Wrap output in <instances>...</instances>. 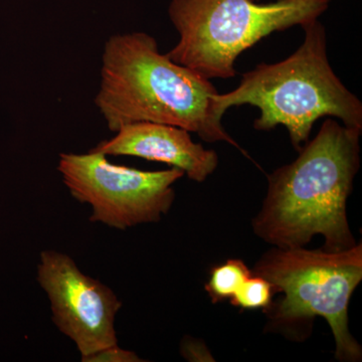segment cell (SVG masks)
Returning <instances> with one entry per match:
<instances>
[{"label": "cell", "instance_id": "4", "mask_svg": "<svg viewBox=\"0 0 362 362\" xmlns=\"http://www.w3.org/2000/svg\"><path fill=\"white\" fill-rule=\"evenodd\" d=\"M283 297L265 309L269 326L295 335L309 333L316 317L329 324L335 358L361 361L362 349L349 331V307L362 280L361 243L340 252L274 247L255 266Z\"/></svg>", "mask_w": 362, "mask_h": 362}, {"label": "cell", "instance_id": "10", "mask_svg": "<svg viewBox=\"0 0 362 362\" xmlns=\"http://www.w3.org/2000/svg\"><path fill=\"white\" fill-rule=\"evenodd\" d=\"M275 293V288L268 280L252 274L230 298V303L243 310L267 309Z\"/></svg>", "mask_w": 362, "mask_h": 362}, {"label": "cell", "instance_id": "2", "mask_svg": "<svg viewBox=\"0 0 362 362\" xmlns=\"http://www.w3.org/2000/svg\"><path fill=\"white\" fill-rule=\"evenodd\" d=\"M218 94L211 80L161 54L148 33H117L105 42L95 105L112 132L127 124H168L247 156L223 127Z\"/></svg>", "mask_w": 362, "mask_h": 362}, {"label": "cell", "instance_id": "1", "mask_svg": "<svg viewBox=\"0 0 362 362\" xmlns=\"http://www.w3.org/2000/svg\"><path fill=\"white\" fill-rule=\"evenodd\" d=\"M361 133L326 119L294 161L268 175L263 206L252 220L255 235L280 249L304 247L317 235L324 251L356 246L346 202L361 165Z\"/></svg>", "mask_w": 362, "mask_h": 362}, {"label": "cell", "instance_id": "6", "mask_svg": "<svg viewBox=\"0 0 362 362\" xmlns=\"http://www.w3.org/2000/svg\"><path fill=\"white\" fill-rule=\"evenodd\" d=\"M100 152L61 153L58 170L71 197L92 207L90 221L125 230L158 223L173 207L180 169L145 171L117 165Z\"/></svg>", "mask_w": 362, "mask_h": 362}, {"label": "cell", "instance_id": "7", "mask_svg": "<svg viewBox=\"0 0 362 362\" xmlns=\"http://www.w3.org/2000/svg\"><path fill=\"white\" fill-rule=\"evenodd\" d=\"M37 279L49 298L52 322L75 343L81 358L118 344L115 322L122 302L111 288L54 250L40 252Z\"/></svg>", "mask_w": 362, "mask_h": 362}, {"label": "cell", "instance_id": "5", "mask_svg": "<svg viewBox=\"0 0 362 362\" xmlns=\"http://www.w3.org/2000/svg\"><path fill=\"white\" fill-rule=\"evenodd\" d=\"M333 0H171L169 18L180 35L169 58L202 77L233 78L235 64L272 33L318 20Z\"/></svg>", "mask_w": 362, "mask_h": 362}, {"label": "cell", "instance_id": "11", "mask_svg": "<svg viewBox=\"0 0 362 362\" xmlns=\"http://www.w3.org/2000/svg\"><path fill=\"white\" fill-rule=\"evenodd\" d=\"M81 361L84 362H141L134 351L119 347L118 344L111 345L106 349L99 350L90 356L82 357Z\"/></svg>", "mask_w": 362, "mask_h": 362}, {"label": "cell", "instance_id": "12", "mask_svg": "<svg viewBox=\"0 0 362 362\" xmlns=\"http://www.w3.org/2000/svg\"><path fill=\"white\" fill-rule=\"evenodd\" d=\"M252 1H258V0H252Z\"/></svg>", "mask_w": 362, "mask_h": 362}, {"label": "cell", "instance_id": "8", "mask_svg": "<svg viewBox=\"0 0 362 362\" xmlns=\"http://www.w3.org/2000/svg\"><path fill=\"white\" fill-rule=\"evenodd\" d=\"M109 140L93 147L105 156H132L180 169L189 180L204 182L218 165L214 150L192 139L190 132L168 124L138 122L120 128Z\"/></svg>", "mask_w": 362, "mask_h": 362}, {"label": "cell", "instance_id": "9", "mask_svg": "<svg viewBox=\"0 0 362 362\" xmlns=\"http://www.w3.org/2000/svg\"><path fill=\"white\" fill-rule=\"evenodd\" d=\"M252 272L242 259H230L211 269L206 290L213 303L230 299L240 286L251 277Z\"/></svg>", "mask_w": 362, "mask_h": 362}, {"label": "cell", "instance_id": "3", "mask_svg": "<svg viewBox=\"0 0 362 362\" xmlns=\"http://www.w3.org/2000/svg\"><path fill=\"white\" fill-rule=\"evenodd\" d=\"M302 28L303 44L291 56L276 64H259L243 74L238 88L216 98L223 113L243 105L258 108L255 129L284 126L296 151L308 141L314 124L322 117L362 131L361 101L330 65L325 26L317 20Z\"/></svg>", "mask_w": 362, "mask_h": 362}]
</instances>
